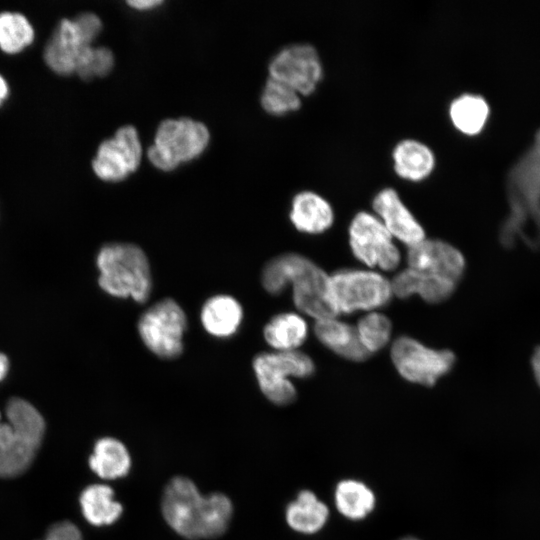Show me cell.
<instances>
[{"mask_svg": "<svg viewBox=\"0 0 540 540\" xmlns=\"http://www.w3.org/2000/svg\"><path fill=\"white\" fill-rule=\"evenodd\" d=\"M161 510L176 533L199 540L219 537L227 530L233 505L225 494L202 495L192 480L176 476L164 489Z\"/></svg>", "mask_w": 540, "mask_h": 540, "instance_id": "obj_1", "label": "cell"}, {"mask_svg": "<svg viewBox=\"0 0 540 540\" xmlns=\"http://www.w3.org/2000/svg\"><path fill=\"white\" fill-rule=\"evenodd\" d=\"M509 214L499 231L501 244L510 248L520 238L540 248V129L533 143L510 168L506 178Z\"/></svg>", "mask_w": 540, "mask_h": 540, "instance_id": "obj_2", "label": "cell"}, {"mask_svg": "<svg viewBox=\"0 0 540 540\" xmlns=\"http://www.w3.org/2000/svg\"><path fill=\"white\" fill-rule=\"evenodd\" d=\"M261 282L264 289L273 295L281 293L291 283L295 306L317 320L333 318L339 313L330 277L304 256L287 253L273 258L264 266Z\"/></svg>", "mask_w": 540, "mask_h": 540, "instance_id": "obj_3", "label": "cell"}, {"mask_svg": "<svg viewBox=\"0 0 540 540\" xmlns=\"http://www.w3.org/2000/svg\"><path fill=\"white\" fill-rule=\"evenodd\" d=\"M0 422V477H14L32 463L43 439L45 422L40 412L22 398H12Z\"/></svg>", "mask_w": 540, "mask_h": 540, "instance_id": "obj_4", "label": "cell"}, {"mask_svg": "<svg viewBox=\"0 0 540 540\" xmlns=\"http://www.w3.org/2000/svg\"><path fill=\"white\" fill-rule=\"evenodd\" d=\"M100 272L98 283L107 294L118 298H132L143 303L152 289L149 261L144 251L135 244L108 243L96 258Z\"/></svg>", "mask_w": 540, "mask_h": 540, "instance_id": "obj_5", "label": "cell"}, {"mask_svg": "<svg viewBox=\"0 0 540 540\" xmlns=\"http://www.w3.org/2000/svg\"><path fill=\"white\" fill-rule=\"evenodd\" d=\"M210 133L205 124L191 118L163 120L147 151L149 161L162 171L199 157L207 148Z\"/></svg>", "mask_w": 540, "mask_h": 540, "instance_id": "obj_6", "label": "cell"}, {"mask_svg": "<svg viewBox=\"0 0 540 540\" xmlns=\"http://www.w3.org/2000/svg\"><path fill=\"white\" fill-rule=\"evenodd\" d=\"M253 369L265 397L276 405H288L296 399L289 377H310L315 370L312 359L292 351L264 352L255 356Z\"/></svg>", "mask_w": 540, "mask_h": 540, "instance_id": "obj_7", "label": "cell"}, {"mask_svg": "<svg viewBox=\"0 0 540 540\" xmlns=\"http://www.w3.org/2000/svg\"><path fill=\"white\" fill-rule=\"evenodd\" d=\"M187 320L179 304L169 298L148 308L138 321V332L146 347L164 359L178 357L183 350Z\"/></svg>", "mask_w": 540, "mask_h": 540, "instance_id": "obj_8", "label": "cell"}, {"mask_svg": "<svg viewBox=\"0 0 540 540\" xmlns=\"http://www.w3.org/2000/svg\"><path fill=\"white\" fill-rule=\"evenodd\" d=\"M338 312L351 313L386 305L392 296L391 284L382 275L360 270H341L330 277Z\"/></svg>", "mask_w": 540, "mask_h": 540, "instance_id": "obj_9", "label": "cell"}, {"mask_svg": "<svg viewBox=\"0 0 540 540\" xmlns=\"http://www.w3.org/2000/svg\"><path fill=\"white\" fill-rule=\"evenodd\" d=\"M391 358L403 378L425 386H433L455 363L451 351L428 348L410 337L393 343Z\"/></svg>", "mask_w": 540, "mask_h": 540, "instance_id": "obj_10", "label": "cell"}, {"mask_svg": "<svg viewBox=\"0 0 540 540\" xmlns=\"http://www.w3.org/2000/svg\"><path fill=\"white\" fill-rule=\"evenodd\" d=\"M271 78L285 83L300 95L315 91L323 77V65L316 48L309 43H294L279 50L269 66Z\"/></svg>", "mask_w": 540, "mask_h": 540, "instance_id": "obj_11", "label": "cell"}, {"mask_svg": "<svg viewBox=\"0 0 540 540\" xmlns=\"http://www.w3.org/2000/svg\"><path fill=\"white\" fill-rule=\"evenodd\" d=\"M349 242L355 257L369 266L393 270L399 264L400 254L390 232L380 219L368 212L361 211L353 217Z\"/></svg>", "mask_w": 540, "mask_h": 540, "instance_id": "obj_12", "label": "cell"}, {"mask_svg": "<svg viewBox=\"0 0 540 540\" xmlns=\"http://www.w3.org/2000/svg\"><path fill=\"white\" fill-rule=\"evenodd\" d=\"M142 159V146L134 126L124 125L114 136L103 140L92 159L94 174L104 182L122 181L136 171Z\"/></svg>", "mask_w": 540, "mask_h": 540, "instance_id": "obj_13", "label": "cell"}, {"mask_svg": "<svg viewBox=\"0 0 540 540\" xmlns=\"http://www.w3.org/2000/svg\"><path fill=\"white\" fill-rule=\"evenodd\" d=\"M409 269L457 285L465 269L462 253L441 240H422L410 246L407 254Z\"/></svg>", "mask_w": 540, "mask_h": 540, "instance_id": "obj_14", "label": "cell"}, {"mask_svg": "<svg viewBox=\"0 0 540 540\" xmlns=\"http://www.w3.org/2000/svg\"><path fill=\"white\" fill-rule=\"evenodd\" d=\"M85 42L72 18H62L43 49V60L55 74L70 76L75 74L78 59L85 47Z\"/></svg>", "mask_w": 540, "mask_h": 540, "instance_id": "obj_15", "label": "cell"}, {"mask_svg": "<svg viewBox=\"0 0 540 540\" xmlns=\"http://www.w3.org/2000/svg\"><path fill=\"white\" fill-rule=\"evenodd\" d=\"M372 206L391 235L409 246L424 240L423 227L394 188L385 187L379 190L373 198Z\"/></svg>", "mask_w": 540, "mask_h": 540, "instance_id": "obj_16", "label": "cell"}, {"mask_svg": "<svg viewBox=\"0 0 540 540\" xmlns=\"http://www.w3.org/2000/svg\"><path fill=\"white\" fill-rule=\"evenodd\" d=\"M289 217L297 230L318 234L332 225L334 212L323 196L311 190H304L293 197Z\"/></svg>", "mask_w": 540, "mask_h": 540, "instance_id": "obj_17", "label": "cell"}, {"mask_svg": "<svg viewBox=\"0 0 540 540\" xmlns=\"http://www.w3.org/2000/svg\"><path fill=\"white\" fill-rule=\"evenodd\" d=\"M393 168L396 174L409 181H422L434 170L436 158L433 150L424 142L405 138L392 150Z\"/></svg>", "mask_w": 540, "mask_h": 540, "instance_id": "obj_18", "label": "cell"}, {"mask_svg": "<svg viewBox=\"0 0 540 540\" xmlns=\"http://www.w3.org/2000/svg\"><path fill=\"white\" fill-rule=\"evenodd\" d=\"M321 343L352 361L366 360L370 352L362 345L357 330L332 318L317 320L314 328Z\"/></svg>", "mask_w": 540, "mask_h": 540, "instance_id": "obj_19", "label": "cell"}, {"mask_svg": "<svg viewBox=\"0 0 540 540\" xmlns=\"http://www.w3.org/2000/svg\"><path fill=\"white\" fill-rule=\"evenodd\" d=\"M329 515L328 506L308 489L301 490L285 511L288 526L307 535L319 532L326 525Z\"/></svg>", "mask_w": 540, "mask_h": 540, "instance_id": "obj_20", "label": "cell"}, {"mask_svg": "<svg viewBox=\"0 0 540 540\" xmlns=\"http://www.w3.org/2000/svg\"><path fill=\"white\" fill-rule=\"evenodd\" d=\"M242 317L243 310L240 303L228 295H215L209 298L201 309L204 329L220 338L233 335L238 330Z\"/></svg>", "mask_w": 540, "mask_h": 540, "instance_id": "obj_21", "label": "cell"}, {"mask_svg": "<svg viewBox=\"0 0 540 540\" xmlns=\"http://www.w3.org/2000/svg\"><path fill=\"white\" fill-rule=\"evenodd\" d=\"M391 287L392 293L400 298L417 293L426 302L440 303L452 295L456 285L444 279L406 269L393 279Z\"/></svg>", "mask_w": 540, "mask_h": 540, "instance_id": "obj_22", "label": "cell"}, {"mask_svg": "<svg viewBox=\"0 0 540 540\" xmlns=\"http://www.w3.org/2000/svg\"><path fill=\"white\" fill-rule=\"evenodd\" d=\"M89 466L100 478L114 480L126 476L131 467V457L126 446L112 437L99 439L89 458Z\"/></svg>", "mask_w": 540, "mask_h": 540, "instance_id": "obj_23", "label": "cell"}, {"mask_svg": "<svg viewBox=\"0 0 540 540\" xmlns=\"http://www.w3.org/2000/svg\"><path fill=\"white\" fill-rule=\"evenodd\" d=\"M334 503L338 512L353 521L365 519L376 506L373 490L356 479L339 481L334 491Z\"/></svg>", "mask_w": 540, "mask_h": 540, "instance_id": "obj_24", "label": "cell"}, {"mask_svg": "<svg viewBox=\"0 0 540 540\" xmlns=\"http://www.w3.org/2000/svg\"><path fill=\"white\" fill-rule=\"evenodd\" d=\"M85 519L94 526L110 525L123 512L120 502L114 499L112 488L105 484H93L85 488L80 496Z\"/></svg>", "mask_w": 540, "mask_h": 540, "instance_id": "obj_25", "label": "cell"}, {"mask_svg": "<svg viewBox=\"0 0 540 540\" xmlns=\"http://www.w3.org/2000/svg\"><path fill=\"white\" fill-rule=\"evenodd\" d=\"M489 112L487 101L473 93H463L455 97L449 105V117L454 127L470 136L481 132Z\"/></svg>", "mask_w": 540, "mask_h": 540, "instance_id": "obj_26", "label": "cell"}, {"mask_svg": "<svg viewBox=\"0 0 540 540\" xmlns=\"http://www.w3.org/2000/svg\"><path fill=\"white\" fill-rule=\"evenodd\" d=\"M307 336V325L295 313L274 316L264 327L266 342L279 351H292L300 346Z\"/></svg>", "mask_w": 540, "mask_h": 540, "instance_id": "obj_27", "label": "cell"}, {"mask_svg": "<svg viewBox=\"0 0 540 540\" xmlns=\"http://www.w3.org/2000/svg\"><path fill=\"white\" fill-rule=\"evenodd\" d=\"M35 40L31 21L21 12H0V50L7 55H17L30 47Z\"/></svg>", "mask_w": 540, "mask_h": 540, "instance_id": "obj_28", "label": "cell"}, {"mask_svg": "<svg viewBox=\"0 0 540 540\" xmlns=\"http://www.w3.org/2000/svg\"><path fill=\"white\" fill-rule=\"evenodd\" d=\"M260 101L263 109L275 116L294 112L301 106L300 94L297 91L271 77L265 83Z\"/></svg>", "mask_w": 540, "mask_h": 540, "instance_id": "obj_29", "label": "cell"}, {"mask_svg": "<svg viewBox=\"0 0 540 540\" xmlns=\"http://www.w3.org/2000/svg\"><path fill=\"white\" fill-rule=\"evenodd\" d=\"M114 66V55L108 47L90 45L82 51L75 74L83 80H93L109 74Z\"/></svg>", "mask_w": 540, "mask_h": 540, "instance_id": "obj_30", "label": "cell"}, {"mask_svg": "<svg viewBox=\"0 0 540 540\" xmlns=\"http://www.w3.org/2000/svg\"><path fill=\"white\" fill-rule=\"evenodd\" d=\"M357 333L362 345L370 353L376 352L389 341L391 322L380 313H370L359 321Z\"/></svg>", "mask_w": 540, "mask_h": 540, "instance_id": "obj_31", "label": "cell"}, {"mask_svg": "<svg viewBox=\"0 0 540 540\" xmlns=\"http://www.w3.org/2000/svg\"><path fill=\"white\" fill-rule=\"evenodd\" d=\"M85 42L93 45V42L102 31V21L93 12H82L72 18Z\"/></svg>", "mask_w": 540, "mask_h": 540, "instance_id": "obj_32", "label": "cell"}, {"mask_svg": "<svg viewBox=\"0 0 540 540\" xmlns=\"http://www.w3.org/2000/svg\"><path fill=\"white\" fill-rule=\"evenodd\" d=\"M45 540H82V536L74 524L62 521L50 527Z\"/></svg>", "mask_w": 540, "mask_h": 540, "instance_id": "obj_33", "label": "cell"}, {"mask_svg": "<svg viewBox=\"0 0 540 540\" xmlns=\"http://www.w3.org/2000/svg\"><path fill=\"white\" fill-rule=\"evenodd\" d=\"M132 8H135L137 10H149L152 9L162 3V1L159 0H135V1H129L127 2Z\"/></svg>", "mask_w": 540, "mask_h": 540, "instance_id": "obj_34", "label": "cell"}, {"mask_svg": "<svg viewBox=\"0 0 540 540\" xmlns=\"http://www.w3.org/2000/svg\"><path fill=\"white\" fill-rule=\"evenodd\" d=\"M532 371L537 384L540 387V346H538L531 358Z\"/></svg>", "mask_w": 540, "mask_h": 540, "instance_id": "obj_35", "label": "cell"}, {"mask_svg": "<svg viewBox=\"0 0 540 540\" xmlns=\"http://www.w3.org/2000/svg\"><path fill=\"white\" fill-rule=\"evenodd\" d=\"M10 96V86L7 79L0 73V108Z\"/></svg>", "mask_w": 540, "mask_h": 540, "instance_id": "obj_36", "label": "cell"}, {"mask_svg": "<svg viewBox=\"0 0 540 540\" xmlns=\"http://www.w3.org/2000/svg\"><path fill=\"white\" fill-rule=\"evenodd\" d=\"M9 371V360L7 356L0 352V382L7 376Z\"/></svg>", "mask_w": 540, "mask_h": 540, "instance_id": "obj_37", "label": "cell"}, {"mask_svg": "<svg viewBox=\"0 0 540 540\" xmlns=\"http://www.w3.org/2000/svg\"><path fill=\"white\" fill-rule=\"evenodd\" d=\"M399 540H420V539L409 536V537L401 538V539H399Z\"/></svg>", "mask_w": 540, "mask_h": 540, "instance_id": "obj_38", "label": "cell"}]
</instances>
